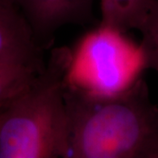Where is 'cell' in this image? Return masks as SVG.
<instances>
[{"instance_id": "cell-2", "label": "cell", "mask_w": 158, "mask_h": 158, "mask_svg": "<svg viewBox=\"0 0 158 158\" xmlns=\"http://www.w3.org/2000/svg\"><path fill=\"white\" fill-rule=\"evenodd\" d=\"M74 61L68 47L52 49L44 69L0 106V158H65L64 86Z\"/></svg>"}, {"instance_id": "cell-1", "label": "cell", "mask_w": 158, "mask_h": 158, "mask_svg": "<svg viewBox=\"0 0 158 158\" xmlns=\"http://www.w3.org/2000/svg\"><path fill=\"white\" fill-rule=\"evenodd\" d=\"M65 158H158V106L138 74L121 88L101 91L69 80Z\"/></svg>"}, {"instance_id": "cell-6", "label": "cell", "mask_w": 158, "mask_h": 158, "mask_svg": "<svg viewBox=\"0 0 158 158\" xmlns=\"http://www.w3.org/2000/svg\"><path fill=\"white\" fill-rule=\"evenodd\" d=\"M43 69L18 60L0 59V106L27 87Z\"/></svg>"}, {"instance_id": "cell-7", "label": "cell", "mask_w": 158, "mask_h": 158, "mask_svg": "<svg viewBox=\"0 0 158 158\" xmlns=\"http://www.w3.org/2000/svg\"><path fill=\"white\" fill-rule=\"evenodd\" d=\"M138 31L141 34L139 63L142 69H151L158 73V3L148 14Z\"/></svg>"}, {"instance_id": "cell-3", "label": "cell", "mask_w": 158, "mask_h": 158, "mask_svg": "<svg viewBox=\"0 0 158 158\" xmlns=\"http://www.w3.org/2000/svg\"><path fill=\"white\" fill-rule=\"evenodd\" d=\"M42 48H48L55 34L68 25L93 23L94 0H15Z\"/></svg>"}, {"instance_id": "cell-5", "label": "cell", "mask_w": 158, "mask_h": 158, "mask_svg": "<svg viewBox=\"0 0 158 158\" xmlns=\"http://www.w3.org/2000/svg\"><path fill=\"white\" fill-rule=\"evenodd\" d=\"M158 0H100L99 27L121 34L138 30Z\"/></svg>"}, {"instance_id": "cell-4", "label": "cell", "mask_w": 158, "mask_h": 158, "mask_svg": "<svg viewBox=\"0 0 158 158\" xmlns=\"http://www.w3.org/2000/svg\"><path fill=\"white\" fill-rule=\"evenodd\" d=\"M42 48L15 0H0V59H12L43 69Z\"/></svg>"}]
</instances>
